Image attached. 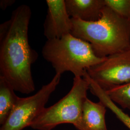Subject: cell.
I'll list each match as a JSON object with an SVG mask.
<instances>
[{
	"label": "cell",
	"instance_id": "obj_1",
	"mask_svg": "<svg viewBox=\"0 0 130 130\" xmlns=\"http://www.w3.org/2000/svg\"><path fill=\"white\" fill-rule=\"evenodd\" d=\"M31 16L29 6L20 5L0 25V76L15 91L27 94L35 90L31 68L38 57L28 42Z\"/></svg>",
	"mask_w": 130,
	"mask_h": 130
},
{
	"label": "cell",
	"instance_id": "obj_2",
	"mask_svg": "<svg viewBox=\"0 0 130 130\" xmlns=\"http://www.w3.org/2000/svg\"><path fill=\"white\" fill-rule=\"evenodd\" d=\"M71 20V34L88 42L100 57H106L130 46V19L121 17L107 5L97 21Z\"/></svg>",
	"mask_w": 130,
	"mask_h": 130
},
{
	"label": "cell",
	"instance_id": "obj_3",
	"mask_svg": "<svg viewBox=\"0 0 130 130\" xmlns=\"http://www.w3.org/2000/svg\"><path fill=\"white\" fill-rule=\"evenodd\" d=\"M42 55L51 64L56 74L71 72L75 77H83L86 70L106 58L98 56L90 43L71 34L60 39L47 40Z\"/></svg>",
	"mask_w": 130,
	"mask_h": 130
},
{
	"label": "cell",
	"instance_id": "obj_4",
	"mask_svg": "<svg viewBox=\"0 0 130 130\" xmlns=\"http://www.w3.org/2000/svg\"><path fill=\"white\" fill-rule=\"evenodd\" d=\"M89 89L86 79L74 77L70 92L53 106L45 107L30 127L36 130H52L58 125L69 123L82 130L83 107Z\"/></svg>",
	"mask_w": 130,
	"mask_h": 130
},
{
	"label": "cell",
	"instance_id": "obj_5",
	"mask_svg": "<svg viewBox=\"0 0 130 130\" xmlns=\"http://www.w3.org/2000/svg\"><path fill=\"white\" fill-rule=\"evenodd\" d=\"M61 75L56 74L50 82L43 85L34 95L19 97L13 111L0 130H22L30 127L45 107L50 97L60 81Z\"/></svg>",
	"mask_w": 130,
	"mask_h": 130
},
{
	"label": "cell",
	"instance_id": "obj_6",
	"mask_svg": "<svg viewBox=\"0 0 130 130\" xmlns=\"http://www.w3.org/2000/svg\"><path fill=\"white\" fill-rule=\"evenodd\" d=\"M89 77L105 91L130 83V46L106 57L86 70Z\"/></svg>",
	"mask_w": 130,
	"mask_h": 130
},
{
	"label": "cell",
	"instance_id": "obj_7",
	"mask_svg": "<svg viewBox=\"0 0 130 130\" xmlns=\"http://www.w3.org/2000/svg\"><path fill=\"white\" fill-rule=\"evenodd\" d=\"M47 12L43 34L47 40L60 39L71 34L73 24L67 10L65 0H47Z\"/></svg>",
	"mask_w": 130,
	"mask_h": 130
},
{
	"label": "cell",
	"instance_id": "obj_8",
	"mask_svg": "<svg viewBox=\"0 0 130 130\" xmlns=\"http://www.w3.org/2000/svg\"><path fill=\"white\" fill-rule=\"evenodd\" d=\"M67 10L71 19L92 22L100 19L106 6L105 0H65Z\"/></svg>",
	"mask_w": 130,
	"mask_h": 130
},
{
	"label": "cell",
	"instance_id": "obj_9",
	"mask_svg": "<svg viewBox=\"0 0 130 130\" xmlns=\"http://www.w3.org/2000/svg\"><path fill=\"white\" fill-rule=\"evenodd\" d=\"M106 108L101 102H94L87 98L83 107L82 130H107Z\"/></svg>",
	"mask_w": 130,
	"mask_h": 130
},
{
	"label": "cell",
	"instance_id": "obj_10",
	"mask_svg": "<svg viewBox=\"0 0 130 130\" xmlns=\"http://www.w3.org/2000/svg\"><path fill=\"white\" fill-rule=\"evenodd\" d=\"M83 77L88 82L90 85L89 90L91 93L97 96L100 101L104 104L107 108H109L114 114L117 119L130 130V116L126 113L122 108L119 107L109 98L105 90L99 86L92 79H91L86 72H85Z\"/></svg>",
	"mask_w": 130,
	"mask_h": 130
},
{
	"label": "cell",
	"instance_id": "obj_11",
	"mask_svg": "<svg viewBox=\"0 0 130 130\" xmlns=\"http://www.w3.org/2000/svg\"><path fill=\"white\" fill-rule=\"evenodd\" d=\"M12 86L4 77L0 76V124L3 125L13 111L18 96Z\"/></svg>",
	"mask_w": 130,
	"mask_h": 130
},
{
	"label": "cell",
	"instance_id": "obj_12",
	"mask_svg": "<svg viewBox=\"0 0 130 130\" xmlns=\"http://www.w3.org/2000/svg\"><path fill=\"white\" fill-rule=\"evenodd\" d=\"M105 91L109 98L121 108L130 110V83Z\"/></svg>",
	"mask_w": 130,
	"mask_h": 130
},
{
	"label": "cell",
	"instance_id": "obj_13",
	"mask_svg": "<svg viewBox=\"0 0 130 130\" xmlns=\"http://www.w3.org/2000/svg\"><path fill=\"white\" fill-rule=\"evenodd\" d=\"M106 5L125 19H130V0H105Z\"/></svg>",
	"mask_w": 130,
	"mask_h": 130
},
{
	"label": "cell",
	"instance_id": "obj_14",
	"mask_svg": "<svg viewBox=\"0 0 130 130\" xmlns=\"http://www.w3.org/2000/svg\"><path fill=\"white\" fill-rule=\"evenodd\" d=\"M15 3L14 0H1L0 1V7L3 10L11 6Z\"/></svg>",
	"mask_w": 130,
	"mask_h": 130
}]
</instances>
